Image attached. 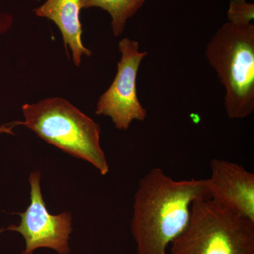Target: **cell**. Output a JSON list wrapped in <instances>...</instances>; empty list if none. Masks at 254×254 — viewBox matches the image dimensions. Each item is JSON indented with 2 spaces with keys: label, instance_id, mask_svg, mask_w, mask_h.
I'll list each match as a JSON object with an SVG mask.
<instances>
[{
  "label": "cell",
  "instance_id": "6da1fadb",
  "mask_svg": "<svg viewBox=\"0 0 254 254\" xmlns=\"http://www.w3.org/2000/svg\"><path fill=\"white\" fill-rule=\"evenodd\" d=\"M205 199H210L207 179L177 181L162 169H151L134 195L131 232L137 253L167 254L188 226L193 202Z\"/></svg>",
  "mask_w": 254,
  "mask_h": 254
},
{
  "label": "cell",
  "instance_id": "7a4b0ae2",
  "mask_svg": "<svg viewBox=\"0 0 254 254\" xmlns=\"http://www.w3.org/2000/svg\"><path fill=\"white\" fill-rule=\"evenodd\" d=\"M24 125L47 143L93 165L102 175L109 165L100 144V127L67 100L51 98L23 105Z\"/></svg>",
  "mask_w": 254,
  "mask_h": 254
},
{
  "label": "cell",
  "instance_id": "3957f363",
  "mask_svg": "<svg viewBox=\"0 0 254 254\" xmlns=\"http://www.w3.org/2000/svg\"><path fill=\"white\" fill-rule=\"evenodd\" d=\"M205 56L225 88L228 118L250 116L254 110V23H225L207 45Z\"/></svg>",
  "mask_w": 254,
  "mask_h": 254
},
{
  "label": "cell",
  "instance_id": "277c9868",
  "mask_svg": "<svg viewBox=\"0 0 254 254\" xmlns=\"http://www.w3.org/2000/svg\"><path fill=\"white\" fill-rule=\"evenodd\" d=\"M171 254H254V222L212 199L197 200Z\"/></svg>",
  "mask_w": 254,
  "mask_h": 254
},
{
  "label": "cell",
  "instance_id": "5b68a950",
  "mask_svg": "<svg viewBox=\"0 0 254 254\" xmlns=\"http://www.w3.org/2000/svg\"><path fill=\"white\" fill-rule=\"evenodd\" d=\"M122 57L116 76L108 90L100 96L95 113L112 119L119 130H127L134 120L143 122L146 110L138 100L136 78L140 64L147 52H140L139 45L129 38L120 42Z\"/></svg>",
  "mask_w": 254,
  "mask_h": 254
},
{
  "label": "cell",
  "instance_id": "8992f818",
  "mask_svg": "<svg viewBox=\"0 0 254 254\" xmlns=\"http://www.w3.org/2000/svg\"><path fill=\"white\" fill-rule=\"evenodd\" d=\"M41 172L31 173V203L26 211L20 213L18 225H10L5 230L22 235L26 247L21 254H33L39 248H49L59 254L70 252L68 240L72 232V217L68 212L52 215L47 209L41 187Z\"/></svg>",
  "mask_w": 254,
  "mask_h": 254
},
{
  "label": "cell",
  "instance_id": "52a82bcc",
  "mask_svg": "<svg viewBox=\"0 0 254 254\" xmlns=\"http://www.w3.org/2000/svg\"><path fill=\"white\" fill-rule=\"evenodd\" d=\"M207 179L210 199L254 222V175L243 166L227 160L210 162Z\"/></svg>",
  "mask_w": 254,
  "mask_h": 254
},
{
  "label": "cell",
  "instance_id": "ba28073f",
  "mask_svg": "<svg viewBox=\"0 0 254 254\" xmlns=\"http://www.w3.org/2000/svg\"><path fill=\"white\" fill-rule=\"evenodd\" d=\"M81 9V0H47L35 10L37 16L49 18L60 28L65 48L69 47L73 63L78 66L83 55L89 57L92 54L82 43Z\"/></svg>",
  "mask_w": 254,
  "mask_h": 254
},
{
  "label": "cell",
  "instance_id": "9c48e42d",
  "mask_svg": "<svg viewBox=\"0 0 254 254\" xmlns=\"http://www.w3.org/2000/svg\"><path fill=\"white\" fill-rule=\"evenodd\" d=\"M145 0H81L82 8L99 7L112 16L114 35L123 34L127 21L136 14Z\"/></svg>",
  "mask_w": 254,
  "mask_h": 254
},
{
  "label": "cell",
  "instance_id": "30bf717a",
  "mask_svg": "<svg viewBox=\"0 0 254 254\" xmlns=\"http://www.w3.org/2000/svg\"><path fill=\"white\" fill-rule=\"evenodd\" d=\"M228 23L237 26L252 24L254 18V4L247 0H231L227 11Z\"/></svg>",
  "mask_w": 254,
  "mask_h": 254
},
{
  "label": "cell",
  "instance_id": "8fae6325",
  "mask_svg": "<svg viewBox=\"0 0 254 254\" xmlns=\"http://www.w3.org/2000/svg\"><path fill=\"white\" fill-rule=\"evenodd\" d=\"M18 125V122H14V123L6 124V125H1L0 126V134L1 133H11L12 134V129L14 127Z\"/></svg>",
  "mask_w": 254,
  "mask_h": 254
}]
</instances>
